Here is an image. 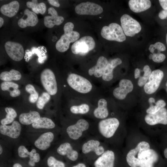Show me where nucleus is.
Wrapping results in <instances>:
<instances>
[{
    "mask_svg": "<svg viewBox=\"0 0 167 167\" xmlns=\"http://www.w3.org/2000/svg\"><path fill=\"white\" fill-rule=\"evenodd\" d=\"M166 42L167 45V33L166 35Z\"/></svg>",
    "mask_w": 167,
    "mask_h": 167,
    "instance_id": "obj_57",
    "label": "nucleus"
},
{
    "mask_svg": "<svg viewBox=\"0 0 167 167\" xmlns=\"http://www.w3.org/2000/svg\"><path fill=\"white\" fill-rule=\"evenodd\" d=\"M166 90H167V88Z\"/></svg>",
    "mask_w": 167,
    "mask_h": 167,
    "instance_id": "obj_59",
    "label": "nucleus"
},
{
    "mask_svg": "<svg viewBox=\"0 0 167 167\" xmlns=\"http://www.w3.org/2000/svg\"><path fill=\"white\" fill-rule=\"evenodd\" d=\"M130 9L135 13L144 11L150 8L151 5L149 0H130L128 2Z\"/></svg>",
    "mask_w": 167,
    "mask_h": 167,
    "instance_id": "obj_24",
    "label": "nucleus"
},
{
    "mask_svg": "<svg viewBox=\"0 0 167 167\" xmlns=\"http://www.w3.org/2000/svg\"><path fill=\"white\" fill-rule=\"evenodd\" d=\"M108 62L106 58L103 56H100L98 59L96 64L88 70L89 75L90 76L93 75L97 78L102 76Z\"/></svg>",
    "mask_w": 167,
    "mask_h": 167,
    "instance_id": "obj_22",
    "label": "nucleus"
},
{
    "mask_svg": "<svg viewBox=\"0 0 167 167\" xmlns=\"http://www.w3.org/2000/svg\"><path fill=\"white\" fill-rule=\"evenodd\" d=\"M21 78V75L20 72L14 69H11L9 71H3L0 75V79L4 81L18 80Z\"/></svg>",
    "mask_w": 167,
    "mask_h": 167,
    "instance_id": "obj_31",
    "label": "nucleus"
},
{
    "mask_svg": "<svg viewBox=\"0 0 167 167\" xmlns=\"http://www.w3.org/2000/svg\"><path fill=\"white\" fill-rule=\"evenodd\" d=\"M27 6L32 9L33 12L36 14L40 13L43 15L45 13L46 10L45 4L43 2L38 3L37 0H32L26 2Z\"/></svg>",
    "mask_w": 167,
    "mask_h": 167,
    "instance_id": "obj_32",
    "label": "nucleus"
},
{
    "mask_svg": "<svg viewBox=\"0 0 167 167\" xmlns=\"http://www.w3.org/2000/svg\"><path fill=\"white\" fill-rule=\"evenodd\" d=\"M88 122L84 119L78 120L75 124L68 126L66 132L69 138L76 140L80 138L84 133L89 129Z\"/></svg>",
    "mask_w": 167,
    "mask_h": 167,
    "instance_id": "obj_8",
    "label": "nucleus"
},
{
    "mask_svg": "<svg viewBox=\"0 0 167 167\" xmlns=\"http://www.w3.org/2000/svg\"><path fill=\"white\" fill-rule=\"evenodd\" d=\"M158 16L159 18L161 19H167V10H163L161 11L159 13Z\"/></svg>",
    "mask_w": 167,
    "mask_h": 167,
    "instance_id": "obj_44",
    "label": "nucleus"
},
{
    "mask_svg": "<svg viewBox=\"0 0 167 167\" xmlns=\"http://www.w3.org/2000/svg\"><path fill=\"white\" fill-rule=\"evenodd\" d=\"M101 35L103 38L110 41L122 42L126 39L122 27L116 23H112L108 26H104L101 31Z\"/></svg>",
    "mask_w": 167,
    "mask_h": 167,
    "instance_id": "obj_3",
    "label": "nucleus"
},
{
    "mask_svg": "<svg viewBox=\"0 0 167 167\" xmlns=\"http://www.w3.org/2000/svg\"><path fill=\"white\" fill-rule=\"evenodd\" d=\"M72 167H86V166L84 164L80 163Z\"/></svg>",
    "mask_w": 167,
    "mask_h": 167,
    "instance_id": "obj_49",
    "label": "nucleus"
},
{
    "mask_svg": "<svg viewBox=\"0 0 167 167\" xmlns=\"http://www.w3.org/2000/svg\"><path fill=\"white\" fill-rule=\"evenodd\" d=\"M143 71L144 72L143 75V76L140 77L138 82V84L140 87L145 85L152 72L151 69L148 65H145L144 66Z\"/></svg>",
    "mask_w": 167,
    "mask_h": 167,
    "instance_id": "obj_34",
    "label": "nucleus"
},
{
    "mask_svg": "<svg viewBox=\"0 0 167 167\" xmlns=\"http://www.w3.org/2000/svg\"><path fill=\"white\" fill-rule=\"evenodd\" d=\"M158 159V155L154 150L149 149L145 150L139 156V167H153L154 164Z\"/></svg>",
    "mask_w": 167,
    "mask_h": 167,
    "instance_id": "obj_13",
    "label": "nucleus"
},
{
    "mask_svg": "<svg viewBox=\"0 0 167 167\" xmlns=\"http://www.w3.org/2000/svg\"><path fill=\"white\" fill-rule=\"evenodd\" d=\"M166 103L163 100H160L156 103L155 105H150V106L146 110L148 114L154 113L161 109L164 108L166 105Z\"/></svg>",
    "mask_w": 167,
    "mask_h": 167,
    "instance_id": "obj_35",
    "label": "nucleus"
},
{
    "mask_svg": "<svg viewBox=\"0 0 167 167\" xmlns=\"http://www.w3.org/2000/svg\"><path fill=\"white\" fill-rule=\"evenodd\" d=\"M14 120V118L6 117L1 120V123L2 125H6L13 122Z\"/></svg>",
    "mask_w": 167,
    "mask_h": 167,
    "instance_id": "obj_43",
    "label": "nucleus"
},
{
    "mask_svg": "<svg viewBox=\"0 0 167 167\" xmlns=\"http://www.w3.org/2000/svg\"><path fill=\"white\" fill-rule=\"evenodd\" d=\"M67 82L71 88L80 93H88L92 89V85L88 80L75 73H71L68 75Z\"/></svg>",
    "mask_w": 167,
    "mask_h": 167,
    "instance_id": "obj_2",
    "label": "nucleus"
},
{
    "mask_svg": "<svg viewBox=\"0 0 167 167\" xmlns=\"http://www.w3.org/2000/svg\"><path fill=\"white\" fill-rule=\"evenodd\" d=\"M88 105L83 104L79 105H73L70 109L71 112L75 114H84L88 113L89 110Z\"/></svg>",
    "mask_w": 167,
    "mask_h": 167,
    "instance_id": "obj_33",
    "label": "nucleus"
},
{
    "mask_svg": "<svg viewBox=\"0 0 167 167\" xmlns=\"http://www.w3.org/2000/svg\"><path fill=\"white\" fill-rule=\"evenodd\" d=\"M122 60L119 58L111 59L108 63L102 76V79L106 81L111 80L113 77V70L118 66L122 63Z\"/></svg>",
    "mask_w": 167,
    "mask_h": 167,
    "instance_id": "obj_25",
    "label": "nucleus"
},
{
    "mask_svg": "<svg viewBox=\"0 0 167 167\" xmlns=\"http://www.w3.org/2000/svg\"><path fill=\"white\" fill-rule=\"evenodd\" d=\"M140 71L139 68H136L135 70L134 76L136 79H137L140 77Z\"/></svg>",
    "mask_w": 167,
    "mask_h": 167,
    "instance_id": "obj_48",
    "label": "nucleus"
},
{
    "mask_svg": "<svg viewBox=\"0 0 167 167\" xmlns=\"http://www.w3.org/2000/svg\"><path fill=\"white\" fill-rule=\"evenodd\" d=\"M48 11L51 15L45 16L44 20V24L46 27L52 28L55 25H60L63 22L64 18L58 15L57 11L53 7H49L48 9Z\"/></svg>",
    "mask_w": 167,
    "mask_h": 167,
    "instance_id": "obj_19",
    "label": "nucleus"
},
{
    "mask_svg": "<svg viewBox=\"0 0 167 167\" xmlns=\"http://www.w3.org/2000/svg\"><path fill=\"white\" fill-rule=\"evenodd\" d=\"M153 57V54H150L149 56V59H152V58Z\"/></svg>",
    "mask_w": 167,
    "mask_h": 167,
    "instance_id": "obj_55",
    "label": "nucleus"
},
{
    "mask_svg": "<svg viewBox=\"0 0 167 167\" xmlns=\"http://www.w3.org/2000/svg\"><path fill=\"white\" fill-rule=\"evenodd\" d=\"M54 134L51 132L45 133L41 135L35 141L34 145L37 148L45 150L50 147L54 140Z\"/></svg>",
    "mask_w": 167,
    "mask_h": 167,
    "instance_id": "obj_23",
    "label": "nucleus"
},
{
    "mask_svg": "<svg viewBox=\"0 0 167 167\" xmlns=\"http://www.w3.org/2000/svg\"><path fill=\"white\" fill-rule=\"evenodd\" d=\"M57 152L62 156H66L71 161H76L79 157V153L74 149L71 144L68 142H65L61 144L57 149Z\"/></svg>",
    "mask_w": 167,
    "mask_h": 167,
    "instance_id": "obj_20",
    "label": "nucleus"
},
{
    "mask_svg": "<svg viewBox=\"0 0 167 167\" xmlns=\"http://www.w3.org/2000/svg\"><path fill=\"white\" fill-rule=\"evenodd\" d=\"M74 28V25L71 22H68L64 25V34L61 36L55 45L58 51L60 52L66 51L68 49L70 43L75 42L79 38V33L73 31Z\"/></svg>",
    "mask_w": 167,
    "mask_h": 167,
    "instance_id": "obj_1",
    "label": "nucleus"
},
{
    "mask_svg": "<svg viewBox=\"0 0 167 167\" xmlns=\"http://www.w3.org/2000/svg\"><path fill=\"white\" fill-rule=\"evenodd\" d=\"M2 149L1 145L0 146V154H1L2 152Z\"/></svg>",
    "mask_w": 167,
    "mask_h": 167,
    "instance_id": "obj_56",
    "label": "nucleus"
},
{
    "mask_svg": "<svg viewBox=\"0 0 167 167\" xmlns=\"http://www.w3.org/2000/svg\"><path fill=\"white\" fill-rule=\"evenodd\" d=\"M120 22L123 31L127 36H133L141 30V27L139 22L128 14L122 15Z\"/></svg>",
    "mask_w": 167,
    "mask_h": 167,
    "instance_id": "obj_6",
    "label": "nucleus"
},
{
    "mask_svg": "<svg viewBox=\"0 0 167 167\" xmlns=\"http://www.w3.org/2000/svg\"><path fill=\"white\" fill-rule=\"evenodd\" d=\"M5 111L7 113L6 117H9L13 118H15L17 116V113L15 110L12 108L6 107L5 108Z\"/></svg>",
    "mask_w": 167,
    "mask_h": 167,
    "instance_id": "obj_42",
    "label": "nucleus"
},
{
    "mask_svg": "<svg viewBox=\"0 0 167 167\" xmlns=\"http://www.w3.org/2000/svg\"><path fill=\"white\" fill-rule=\"evenodd\" d=\"M28 164L30 166H34L35 165V163H34V162L32 161H29L28 162Z\"/></svg>",
    "mask_w": 167,
    "mask_h": 167,
    "instance_id": "obj_53",
    "label": "nucleus"
},
{
    "mask_svg": "<svg viewBox=\"0 0 167 167\" xmlns=\"http://www.w3.org/2000/svg\"><path fill=\"white\" fill-rule=\"evenodd\" d=\"M21 130L20 124L15 121H14L11 126L2 125L0 126L1 134L13 139H16L19 136Z\"/></svg>",
    "mask_w": 167,
    "mask_h": 167,
    "instance_id": "obj_18",
    "label": "nucleus"
},
{
    "mask_svg": "<svg viewBox=\"0 0 167 167\" xmlns=\"http://www.w3.org/2000/svg\"><path fill=\"white\" fill-rule=\"evenodd\" d=\"M19 87L17 84L10 81H4L1 85V88L3 91H9L11 88L17 89Z\"/></svg>",
    "mask_w": 167,
    "mask_h": 167,
    "instance_id": "obj_40",
    "label": "nucleus"
},
{
    "mask_svg": "<svg viewBox=\"0 0 167 167\" xmlns=\"http://www.w3.org/2000/svg\"><path fill=\"white\" fill-rule=\"evenodd\" d=\"M4 23V20L1 17H0V28H1Z\"/></svg>",
    "mask_w": 167,
    "mask_h": 167,
    "instance_id": "obj_51",
    "label": "nucleus"
},
{
    "mask_svg": "<svg viewBox=\"0 0 167 167\" xmlns=\"http://www.w3.org/2000/svg\"><path fill=\"white\" fill-rule=\"evenodd\" d=\"M26 91L30 94L29 100L32 103H35L38 98V94L34 87L31 84L27 85L25 88Z\"/></svg>",
    "mask_w": 167,
    "mask_h": 167,
    "instance_id": "obj_36",
    "label": "nucleus"
},
{
    "mask_svg": "<svg viewBox=\"0 0 167 167\" xmlns=\"http://www.w3.org/2000/svg\"><path fill=\"white\" fill-rule=\"evenodd\" d=\"M19 2L16 1H11L9 3L3 5L0 8V12L3 15L12 17L16 15L19 11Z\"/></svg>",
    "mask_w": 167,
    "mask_h": 167,
    "instance_id": "obj_26",
    "label": "nucleus"
},
{
    "mask_svg": "<svg viewBox=\"0 0 167 167\" xmlns=\"http://www.w3.org/2000/svg\"><path fill=\"white\" fill-rule=\"evenodd\" d=\"M76 13L79 15H96L101 13L102 7L99 5L89 2H82L75 6Z\"/></svg>",
    "mask_w": 167,
    "mask_h": 167,
    "instance_id": "obj_11",
    "label": "nucleus"
},
{
    "mask_svg": "<svg viewBox=\"0 0 167 167\" xmlns=\"http://www.w3.org/2000/svg\"><path fill=\"white\" fill-rule=\"evenodd\" d=\"M164 153L165 157L167 159V148L165 149Z\"/></svg>",
    "mask_w": 167,
    "mask_h": 167,
    "instance_id": "obj_54",
    "label": "nucleus"
},
{
    "mask_svg": "<svg viewBox=\"0 0 167 167\" xmlns=\"http://www.w3.org/2000/svg\"><path fill=\"white\" fill-rule=\"evenodd\" d=\"M94 117L98 119H105L108 116L109 112L107 107V102L106 100L102 98L97 103V107L94 110Z\"/></svg>",
    "mask_w": 167,
    "mask_h": 167,
    "instance_id": "obj_27",
    "label": "nucleus"
},
{
    "mask_svg": "<svg viewBox=\"0 0 167 167\" xmlns=\"http://www.w3.org/2000/svg\"><path fill=\"white\" fill-rule=\"evenodd\" d=\"M164 73L159 69L153 71L148 79V81L144 85V89L147 94L154 93L158 89L164 77Z\"/></svg>",
    "mask_w": 167,
    "mask_h": 167,
    "instance_id": "obj_10",
    "label": "nucleus"
},
{
    "mask_svg": "<svg viewBox=\"0 0 167 167\" xmlns=\"http://www.w3.org/2000/svg\"><path fill=\"white\" fill-rule=\"evenodd\" d=\"M32 127L35 129L54 128L55 125L50 119L46 117H40L39 119L32 124Z\"/></svg>",
    "mask_w": 167,
    "mask_h": 167,
    "instance_id": "obj_30",
    "label": "nucleus"
},
{
    "mask_svg": "<svg viewBox=\"0 0 167 167\" xmlns=\"http://www.w3.org/2000/svg\"><path fill=\"white\" fill-rule=\"evenodd\" d=\"M148 101L150 105L152 104L153 103H155V100L153 97L150 98Z\"/></svg>",
    "mask_w": 167,
    "mask_h": 167,
    "instance_id": "obj_50",
    "label": "nucleus"
},
{
    "mask_svg": "<svg viewBox=\"0 0 167 167\" xmlns=\"http://www.w3.org/2000/svg\"><path fill=\"white\" fill-rule=\"evenodd\" d=\"M160 5L162 8L165 10H167V0H159Z\"/></svg>",
    "mask_w": 167,
    "mask_h": 167,
    "instance_id": "obj_46",
    "label": "nucleus"
},
{
    "mask_svg": "<svg viewBox=\"0 0 167 167\" xmlns=\"http://www.w3.org/2000/svg\"><path fill=\"white\" fill-rule=\"evenodd\" d=\"M18 152L19 156L20 157H29V161L35 163H37L40 161V156L38 153L36 152L35 149H32L30 152H29L25 146L21 145L18 148Z\"/></svg>",
    "mask_w": 167,
    "mask_h": 167,
    "instance_id": "obj_28",
    "label": "nucleus"
},
{
    "mask_svg": "<svg viewBox=\"0 0 167 167\" xmlns=\"http://www.w3.org/2000/svg\"><path fill=\"white\" fill-rule=\"evenodd\" d=\"M119 124L118 120L115 118L103 119L98 123V131L104 138H110L114 135Z\"/></svg>",
    "mask_w": 167,
    "mask_h": 167,
    "instance_id": "obj_4",
    "label": "nucleus"
},
{
    "mask_svg": "<svg viewBox=\"0 0 167 167\" xmlns=\"http://www.w3.org/2000/svg\"><path fill=\"white\" fill-rule=\"evenodd\" d=\"M119 86L115 88L113 90V94L116 98L120 100L124 99L127 94L132 91L133 85L130 80L123 79L119 83Z\"/></svg>",
    "mask_w": 167,
    "mask_h": 167,
    "instance_id": "obj_14",
    "label": "nucleus"
},
{
    "mask_svg": "<svg viewBox=\"0 0 167 167\" xmlns=\"http://www.w3.org/2000/svg\"><path fill=\"white\" fill-rule=\"evenodd\" d=\"M50 95L47 92H43L41 96L38 97L36 105L37 107L40 109H43L45 105L49 100Z\"/></svg>",
    "mask_w": 167,
    "mask_h": 167,
    "instance_id": "obj_37",
    "label": "nucleus"
},
{
    "mask_svg": "<svg viewBox=\"0 0 167 167\" xmlns=\"http://www.w3.org/2000/svg\"><path fill=\"white\" fill-rule=\"evenodd\" d=\"M150 52L153 54L155 50H157L155 53H161V51H163L165 50L166 47L165 45L162 43L158 42L154 44L151 45L148 48Z\"/></svg>",
    "mask_w": 167,
    "mask_h": 167,
    "instance_id": "obj_38",
    "label": "nucleus"
},
{
    "mask_svg": "<svg viewBox=\"0 0 167 167\" xmlns=\"http://www.w3.org/2000/svg\"><path fill=\"white\" fill-rule=\"evenodd\" d=\"M115 154L113 152L107 150L95 161L94 167H113L115 160Z\"/></svg>",
    "mask_w": 167,
    "mask_h": 167,
    "instance_id": "obj_17",
    "label": "nucleus"
},
{
    "mask_svg": "<svg viewBox=\"0 0 167 167\" xmlns=\"http://www.w3.org/2000/svg\"><path fill=\"white\" fill-rule=\"evenodd\" d=\"M13 167H22V165L16 163L13 166Z\"/></svg>",
    "mask_w": 167,
    "mask_h": 167,
    "instance_id": "obj_52",
    "label": "nucleus"
},
{
    "mask_svg": "<svg viewBox=\"0 0 167 167\" xmlns=\"http://www.w3.org/2000/svg\"><path fill=\"white\" fill-rule=\"evenodd\" d=\"M40 118L38 112L36 111H30L28 113H23L19 116V120L20 123L25 125L32 124Z\"/></svg>",
    "mask_w": 167,
    "mask_h": 167,
    "instance_id": "obj_29",
    "label": "nucleus"
},
{
    "mask_svg": "<svg viewBox=\"0 0 167 167\" xmlns=\"http://www.w3.org/2000/svg\"><path fill=\"white\" fill-rule=\"evenodd\" d=\"M166 86L167 87V82L166 84Z\"/></svg>",
    "mask_w": 167,
    "mask_h": 167,
    "instance_id": "obj_58",
    "label": "nucleus"
},
{
    "mask_svg": "<svg viewBox=\"0 0 167 167\" xmlns=\"http://www.w3.org/2000/svg\"><path fill=\"white\" fill-rule=\"evenodd\" d=\"M4 47L7 55L13 60L19 61L23 58L24 49L19 43L8 41L5 43Z\"/></svg>",
    "mask_w": 167,
    "mask_h": 167,
    "instance_id": "obj_12",
    "label": "nucleus"
},
{
    "mask_svg": "<svg viewBox=\"0 0 167 167\" xmlns=\"http://www.w3.org/2000/svg\"><path fill=\"white\" fill-rule=\"evenodd\" d=\"M150 149V145L148 142L143 141L139 142L136 147L130 150L126 156L128 164L131 167H139V156L143 151Z\"/></svg>",
    "mask_w": 167,
    "mask_h": 167,
    "instance_id": "obj_9",
    "label": "nucleus"
},
{
    "mask_svg": "<svg viewBox=\"0 0 167 167\" xmlns=\"http://www.w3.org/2000/svg\"><path fill=\"white\" fill-rule=\"evenodd\" d=\"M165 54L161 53L153 54L152 60L156 63L161 62L164 61L165 58Z\"/></svg>",
    "mask_w": 167,
    "mask_h": 167,
    "instance_id": "obj_41",
    "label": "nucleus"
},
{
    "mask_svg": "<svg viewBox=\"0 0 167 167\" xmlns=\"http://www.w3.org/2000/svg\"><path fill=\"white\" fill-rule=\"evenodd\" d=\"M145 120L150 125L158 124H167V109L163 108L157 112L153 114H148L145 117Z\"/></svg>",
    "mask_w": 167,
    "mask_h": 167,
    "instance_id": "obj_16",
    "label": "nucleus"
},
{
    "mask_svg": "<svg viewBox=\"0 0 167 167\" xmlns=\"http://www.w3.org/2000/svg\"><path fill=\"white\" fill-rule=\"evenodd\" d=\"M47 164L49 167H65L63 162L57 160L53 156L48 158Z\"/></svg>",
    "mask_w": 167,
    "mask_h": 167,
    "instance_id": "obj_39",
    "label": "nucleus"
},
{
    "mask_svg": "<svg viewBox=\"0 0 167 167\" xmlns=\"http://www.w3.org/2000/svg\"><path fill=\"white\" fill-rule=\"evenodd\" d=\"M20 94V91L18 89H16L10 93V96L12 97H16L19 96Z\"/></svg>",
    "mask_w": 167,
    "mask_h": 167,
    "instance_id": "obj_45",
    "label": "nucleus"
},
{
    "mask_svg": "<svg viewBox=\"0 0 167 167\" xmlns=\"http://www.w3.org/2000/svg\"><path fill=\"white\" fill-rule=\"evenodd\" d=\"M40 79L45 89L50 95H54L57 93L58 88L55 75L49 69L46 68L41 72Z\"/></svg>",
    "mask_w": 167,
    "mask_h": 167,
    "instance_id": "obj_7",
    "label": "nucleus"
},
{
    "mask_svg": "<svg viewBox=\"0 0 167 167\" xmlns=\"http://www.w3.org/2000/svg\"><path fill=\"white\" fill-rule=\"evenodd\" d=\"M48 1L50 4L54 6L59 7L60 6V4L57 0H48Z\"/></svg>",
    "mask_w": 167,
    "mask_h": 167,
    "instance_id": "obj_47",
    "label": "nucleus"
},
{
    "mask_svg": "<svg viewBox=\"0 0 167 167\" xmlns=\"http://www.w3.org/2000/svg\"><path fill=\"white\" fill-rule=\"evenodd\" d=\"M24 14L27 17L25 19L22 18L19 20L18 24L20 27L24 28L27 27H33L37 24L38 19L36 14L28 9L25 10Z\"/></svg>",
    "mask_w": 167,
    "mask_h": 167,
    "instance_id": "obj_21",
    "label": "nucleus"
},
{
    "mask_svg": "<svg viewBox=\"0 0 167 167\" xmlns=\"http://www.w3.org/2000/svg\"><path fill=\"white\" fill-rule=\"evenodd\" d=\"M95 46V41L92 37L85 36L73 44L71 47V50L74 54L84 55L92 50Z\"/></svg>",
    "mask_w": 167,
    "mask_h": 167,
    "instance_id": "obj_5",
    "label": "nucleus"
},
{
    "mask_svg": "<svg viewBox=\"0 0 167 167\" xmlns=\"http://www.w3.org/2000/svg\"><path fill=\"white\" fill-rule=\"evenodd\" d=\"M81 150L84 154H87L93 152L98 156L105 151L103 146L101 145V142L95 139H90L85 142L82 146Z\"/></svg>",
    "mask_w": 167,
    "mask_h": 167,
    "instance_id": "obj_15",
    "label": "nucleus"
}]
</instances>
